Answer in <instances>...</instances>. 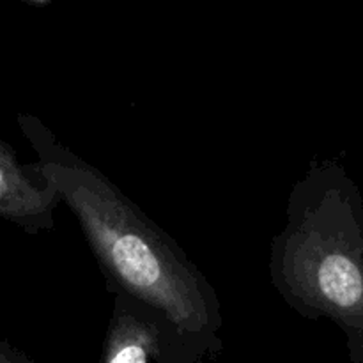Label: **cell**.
<instances>
[{"mask_svg": "<svg viewBox=\"0 0 363 363\" xmlns=\"http://www.w3.org/2000/svg\"><path fill=\"white\" fill-rule=\"evenodd\" d=\"M0 363H35L28 357L27 353H23L21 350H18L16 346H13L7 340L0 339Z\"/></svg>", "mask_w": 363, "mask_h": 363, "instance_id": "5", "label": "cell"}, {"mask_svg": "<svg viewBox=\"0 0 363 363\" xmlns=\"http://www.w3.org/2000/svg\"><path fill=\"white\" fill-rule=\"evenodd\" d=\"M99 363H202L216 351L160 308L112 293Z\"/></svg>", "mask_w": 363, "mask_h": 363, "instance_id": "3", "label": "cell"}, {"mask_svg": "<svg viewBox=\"0 0 363 363\" xmlns=\"http://www.w3.org/2000/svg\"><path fill=\"white\" fill-rule=\"evenodd\" d=\"M269 277L301 318L330 319L351 363H363V197L335 160H312L291 188Z\"/></svg>", "mask_w": 363, "mask_h": 363, "instance_id": "2", "label": "cell"}, {"mask_svg": "<svg viewBox=\"0 0 363 363\" xmlns=\"http://www.w3.org/2000/svg\"><path fill=\"white\" fill-rule=\"evenodd\" d=\"M60 202L59 190L43 176L38 163H20L16 151L0 138V218L38 236L55 227Z\"/></svg>", "mask_w": 363, "mask_h": 363, "instance_id": "4", "label": "cell"}, {"mask_svg": "<svg viewBox=\"0 0 363 363\" xmlns=\"http://www.w3.org/2000/svg\"><path fill=\"white\" fill-rule=\"evenodd\" d=\"M18 124L38 156L41 174L77 216L108 293L160 308L216 354L222 353V305L183 248L98 167L66 147L41 119L20 113Z\"/></svg>", "mask_w": 363, "mask_h": 363, "instance_id": "1", "label": "cell"}]
</instances>
